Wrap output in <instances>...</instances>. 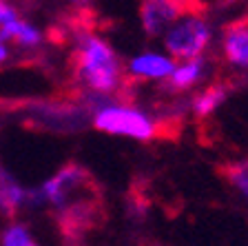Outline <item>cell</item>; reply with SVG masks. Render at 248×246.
<instances>
[{
	"label": "cell",
	"mask_w": 248,
	"mask_h": 246,
	"mask_svg": "<svg viewBox=\"0 0 248 246\" xmlns=\"http://www.w3.org/2000/svg\"><path fill=\"white\" fill-rule=\"evenodd\" d=\"M42 195L56 209V229L67 244L82 242L108 222L102 184L82 164L67 162L42 186Z\"/></svg>",
	"instance_id": "1"
},
{
	"label": "cell",
	"mask_w": 248,
	"mask_h": 246,
	"mask_svg": "<svg viewBox=\"0 0 248 246\" xmlns=\"http://www.w3.org/2000/svg\"><path fill=\"white\" fill-rule=\"evenodd\" d=\"M76 42V49L69 56V76L73 84L82 91L89 89L131 107L138 98V78L126 76L113 47L93 33L78 38Z\"/></svg>",
	"instance_id": "2"
},
{
	"label": "cell",
	"mask_w": 248,
	"mask_h": 246,
	"mask_svg": "<svg viewBox=\"0 0 248 246\" xmlns=\"http://www.w3.org/2000/svg\"><path fill=\"white\" fill-rule=\"evenodd\" d=\"M211 5L206 0H142L140 2V22L146 36H160L169 25L180 18H204Z\"/></svg>",
	"instance_id": "3"
},
{
	"label": "cell",
	"mask_w": 248,
	"mask_h": 246,
	"mask_svg": "<svg viewBox=\"0 0 248 246\" xmlns=\"http://www.w3.org/2000/svg\"><path fill=\"white\" fill-rule=\"evenodd\" d=\"M211 40V29L204 22V18L191 16L188 20L177 25L175 29L169 31L166 36V51L175 60H193L204 53Z\"/></svg>",
	"instance_id": "4"
},
{
	"label": "cell",
	"mask_w": 248,
	"mask_h": 246,
	"mask_svg": "<svg viewBox=\"0 0 248 246\" xmlns=\"http://www.w3.org/2000/svg\"><path fill=\"white\" fill-rule=\"evenodd\" d=\"M93 127L104 133H118V135H131L138 140H153L155 127L149 118L142 113L133 111L129 107L118 109H102V111L93 118Z\"/></svg>",
	"instance_id": "5"
},
{
	"label": "cell",
	"mask_w": 248,
	"mask_h": 246,
	"mask_svg": "<svg viewBox=\"0 0 248 246\" xmlns=\"http://www.w3.org/2000/svg\"><path fill=\"white\" fill-rule=\"evenodd\" d=\"M222 42L226 60L248 69V16L226 22L222 29Z\"/></svg>",
	"instance_id": "6"
},
{
	"label": "cell",
	"mask_w": 248,
	"mask_h": 246,
	"mask_svg": "<svg viewBox=\"0 0 248 246\" xmlns=\"http://www.w3.org/2000/svg\"><path fill=\"white\" fill-rule=\"evenodd\" d=\"M231 89H232V80H226V78L211 82L204 91H200V96H197L195 102H193V113H195V118L197 120L208 118V115L228 98Z\"/></svg>",
	"instance_id": "7"
},
{
	"label": "cell",
	"mask_w": 248,
	"mask_h": 246,
	"mask_svg": "<svg viewBox=\"0 0 248 246\" xmlns=\"http://www.w3.org/2000/svg\"><path fill=\"white\" fill-rule=\"evenodd\" d=\"M27 193L16 184V180L0 166V213L7 215V220H14L25 202Z\"/></svg>",
	"instance_id": "8"
},
{
	"label": "cell",
	"mask_w": 248,
	"mask_h": 246,
	"mask_svg": "<svg viewBox=\"0 0 248 246\" xmlns=\"http://www.w3.org/2000/svg\"><path fill=\"white\" fill-rule=\"evenodd\" d=\"M166 80L162 82V91H175V93H182V91H188V89L195 84L197 80L202 78V62L200 58H193L188 60V65L184 67L170 71V76H164Z\"/></svg>",
	"instance_id": "9"
},
{
	"label": "cell",
	"mask_w": 248,
	"mask_h": 246,
	"mask_svg": "<svg viewBox=\"0 0 248 246\" xmlns=\"http://www.w3.org/2000/svg\"><path fill=\"white\" fill-rule=\"evenodd\" d=\"M215 175L219 180H224L226 184H231L232 189H237L248 200V158L215 164Z\"/></svg>",
	"instance_id": "10"
},
{
	"label": "cell",
	"mask_w": 248,
	"mask_h": 246,
	"mask_svg": "<svg viewBox=\"0 0 248 246\" xmlns=\"http://www.w3.org/2000/svg\"><path fill=\"white\" fill-rule=\"evenodd\" d=\"M129 69L135 78H164L173 71V62L155 53H144L135 58Z\"/></svg>",
	"instance_id": "11"
},
{
	"label": "cell",
	"mask_w": 248,
	"mask_h": 246,
	"mask_svg": "<svg viewBox=\"0 0 248 246\" xmlns=\"http://www.w3.org/2000/svg\"><path fill=\"white\" fill-rule=\"evenodd\" d=\"M153 127H155L153 140L175 144V142H180L182 131H184V118H182L180 113H169V115H164V118L155 120Z\"/></svg>",
	"instance_id": "12"
},
{
	"label": "cell",
	"mask_w": 248,
	"mask_h": 246,
	"mask_svg": "<svg viewBox=\"0 0 248 246\" xmlns=\"http://www.w3.org/2000/svg\"><path fill=\"white\" fill-rule=\"evenodd\" d=\"M14 38L16 42H25V45H36L40 40V33H38L33 27H29L27 22L18 20V18H11L9 22L0 27V40H9Z\"/></svg>",
	"instance_id": "13"
},
{
	"label": "cell",
	"mask_w": 248,
	"mask_h": 246,
	"mask_svg": "<svg viewBox=\"0 0 248 246\" xmlns=\"http://www.w3.org/2000/svg\"><path fill=\"white\" fill-rule=\"evenodd\" d=\"M0 242H2L5 246H31V244H36V240H33V237L29 235V231H27V226H20V224L7 229Z\"/></svg>",
	"instance_id": "14"
},
{
	"label": "cell",
	"mask_w": 248,
	"mask_h": 246,
	"mask_svg": "<svg viewBox=\"0 0 248 246\" xmlns=\"http://www.w3.org/2000/svg\"><path fill=\"white\" fill-rule=\"evenodd\" d=\"M129 206H131V211H133L135 215H142V213L146 211V206H149L146 191H144V186L140 184V182H135V184L131 186V191H129Z\"/></svg>",
	"instance_id": "15"
},
{
	"label": "cell",
	"mask_w": 248,
	"mask_h": 246,
	"mask_svg": "<svg viewBox=\"0 0 248 246\" xmlns=\"http://www.w3.org/2000/svg\"><path fill=\"white\" fill-rule=\"evenodd\" d=\"M11 18H16V14H14V9H11L9 5H7L5 0H0V27L5 25V22H9Z\"/></svg>",
	"instance_id": "16"
},
{
	"label": "cell",
	"mask_w": 248,
	"mask_h": 246,
	"mask_svg": "<svg viewBox=\"0 0 248 246\" xmlns=\"http://www.w3.org/2000/svg\"><path fill=\"white\" fill-rule=\"evenodd\" d=\"M232 2H237V0H219V5L222 7H228V5H232Z\"/></svg>",
	"instance_id": "17"
},
{
	"label": "cell",
	"mask_w": 248,
	"mask_h": 246,
	"mask_svg": "<svg viewBox=\"0 0 248 246\" xmlns=\"http://www.w3.org/2000/svg\"><path fill=\"white\" fill-rule=\"evenodd\" d=\"M5 58H7V51H5V47L0 45V60H5Z\"/></svg>",
	"instance_id": "18"
},
{
	"label": "cell",
	"mask_w": 248,
	"mask_h": 246,
	"mask_svg": "<svg viewBox=\"0 0 248 246\" xmlns=\"http://www.w3.org/2000/svg\"><path fill=\"white\" fill-rule=\"evenodd\" d=\"M73 2H76V5H89L91 0H73Z\"/></svg>",
	"instance_id": "19"
},
{
	"label": "cell",
	"mask_w": 248,
	"mask_h": 246,
	"mask_svg": "<svg viewBox=\"0 0 248 246\" xmlns=\"http://www.w3.org/2000/svg\"><path fill=\"white\" fill-rule=\"evenodd\" d=\"M246 16H248V11H246Z\"/></svg>",
	"instance_id": "20"
}]
</instances>
